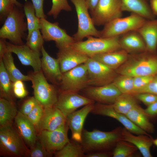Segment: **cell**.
<instances>
[{"label": "cell", "mask_w": 157, "mask_h": 157, "mask_svg": "<svg viewBox=\"0 0 157 157\" xmlns=\"http://www.w3.org/2000/svg\"><path fill=\"white\" fill-rule=\"evenodd\" d=\"M14 121L16 129L27 147L30 149L32 147L38 139L35 126L27 116L19 111Z\"/></svg>", "instance_id": "22"}, {"label": "cell", "mask_w": 157, "mask_h": 157, "mask_svg": "<svg viewBox=\"0 0 157 157\" xmlns=\"http://www.w3.org/2000/svg\"><path fill=\"white\" fill-rule=\"evenodd\" d=\"M90 14L96 7L99 0H85Z\"/></svg>", "instance_id": "51"}, {"label": "cell", "mask_w": 157, "mask_h": 157, "mask_svg": "<svg viewBox=\"0 0 157 157\" xmlns=\"http://www.w3.org/2000/svg\"><path fill=\"white\" fill-rule=\"evenodd\" d=\"M87 69L89 79V85L100 86L113 82L118 75L115 70L89 57L84 63Z\"/></svg>", "instance_id": "11"}, {"label": "cell", "mask_w": 157, "mask_h": 157, "mask_svg": "<svg viewBox=\"0 0 157 157\" xmlns=\"http://www.w3.org/2000/svg\"><path fill=\"white\" fill-rule=\"evenodd\" d=\"M41 32L44 41H53L58 49L70 46L75 42L73 37L60 28L58 22L51 23L45 18L40 19Z\"/></svg>", "instance_id": "13"}, {"label": "cell", "mask_w": 157, "mask_h": 157, "mask_svg": "<svg viewBox=\"0 0 157 157\" xmlns=\"http://www.w3.org/2000/svg\"><path fill=\"white\" fill-rule=\"evenodd\" d=\"M153 144L157 147V138L153 140Z\"/></svg>", "instance_id": "54"}, {"label": "cell", "mask_w": 157, "mask_h": 157, "mask_svg": "<svg viewBox=\"0 0 157 157\" xmlns=\"http://www.w3.org/2000/svg\"><path fill=\"white\" fill-rule=\"evenodd\" d=\"M115 72L118 74L134 77L157 75V53L147 51L129 54L126 61Z\"/></svg>", "instance_id": "2"}, {"label": "cell", "mask_w": 157, "mask_h": 157, "mask_svg": "<svg viewBox=\"0 0 157 157\" xmlns=\"http://www.w3.org/2000/svg\"><path fill=\"white\" fill-rule=\"evenodd\" d=\"M18 112L14 101L0 97V126L13 123Z\"/></svg>", "instance_id": "29"}, {"label": "cell", "mask_w": 157, "mask_h": 157, "mask_svg": "<svg viewBox=\"0 0 157 157\" xmlns=\"http://www.w3.org/2000/svg\"><path fill=\"white\" fill-rule=\"evenodd\" d=\"M122 140L135 145L143 157H152L150 151L153 144V139L151 136L144 134H140L137 136L134 135L125 128H122Z\"/></svg>", "instance_id": "24"}, {"label": "cell", "mask_w": 157, "mask_h": 157, "mask_svg": "<svg viewBox=\"0 0 157 157\" xmlns=\"http://www.w3.org/2000/svg\"><path fill=\"white\" fill-rule=\"evenodd\" d=\"M94 103L84 106L66 117V122L72 133V140L79 143L81 141L83 125L85 119L93 108Z\"/></svg>", "instance_id": "19"}, {"label": "cell", "mask_w": 157, "mask_h": 157, "mask_svg": "<svg viewBox=\"0 0 157 157\" xmlns=\"http://www.w3.org/2000/svg\"><path fill=\"white\" fill-rule=\"evenodd\" d=\"M23 9L27 20L28 34L27 39L34 30L40 29V19L36 16L35 9L31 2L26 1L23 5Z\"/></svg>", "instance_id": "33"}, {"label": "cell", "mask_w": 157, "mask_h": 157, "mask_svg": "<svg viewBox=\"0 0 157 157\" xmlns=\"http://www.w3.org/2000/svg\"><path fill=\"white\" fill-rule=\"evenodd\" d=\"M144 111L149 117H154L157 116V101L144 109Z\"/></svg>", "instance_id": "48"}, {"label": "cell", "mask_w": 157, "mask_h": 157, "mask_svg": "<svg viewBox=\"0 0 157 157\" xmlns=\"http://www.w3.org/2000/svg\"><path fill=\"white\" fill-rule=\"evenodd\" d=\"M66 121V117L55 106L45 107L36 130L39 133L42 130L53 131L65 124Z\"/></svg>", "instance_id": "20"}, {"label": "cell", "mask_w": 157, "mask_h": 157, "mask_svg": "<svg viewBox=\"0 0 157 157\" xmlns=\"http://www.w3.org/2000/svg\"><path fill=\"white\" fill-rule=\"evenodd\" d=\"M123 12L121 0H99L91 14L95 25L104 26L122 17Z\"/></svg>", "instance_id": "10"}, {"label": "cell", "mask_w": 157, "mask_h": 157, "mask_svg": "<svg viewBox=\"0 0 157 157\" xmlns=\"http://www.w3.org/2000/svg\"><path fill=\"white\" fill-rule=\"evenodd\" d=\"M59 85L60 93L78 92L89 86L87 69L85 63L63 73Z\"/></svg>", "instance_id": "9"}, {"label": "cell", "mask_w": 157, "mask_h": 157, "mask_svg": "<svg viewBox=\"0 0 157 157\" xmlns=\"http://www.w3.org/2000/svg\"><path fill=\"white\" fill-rule=\"evenodd\" d=\"M53 156L45 149L38 138L34 145L29 149L27 157H51Z\"/></svg>", "instance_id": "39"}, {"label": "cell", "mask_w": 157, "mask_h": 157, "mask_svg": "<svg viewBox=\"0 0 157 157\" xmlns=\"http://www.w3.org/2000/svg\"><path fill=\"white\" fill-rule=\"evenodd\" d=\"M40 30L35 29L32 32L29 38L26 39V44L32 50L40 53L44 40Z\"/></svg>", "instance_id": "37"}, {"label": "cell", "mask_w": 157, "mask_h": 157, "mask_svg": "<svg viewBox=\"0 0 157 157\" xmlns=\"http://www.w3.org/2000/svg\"><path fill=\"white\" fill-rule=\"evenodd\" d=\"M58 49L57 58L62 73L85 63L89 58L70 46Z\"/></svg>", "instance_id": "17"}, {"label": "cell", "mask_w": 157, "mask_h": 157, "mask_svg": "<svg viewBox=\"0 0 157 157\" xmlns=\"http://www.w3.org/2000/svg\"><path fill=\"white\" fill-rule=\"evenodd\" d=\"M23 6L15 5L6 18L0 29V38L7 39L16 45L24 44L22 39L28 30L27 23L24 20L25 15Z\"/></svg>", "instance_id": "3"}, {"label": "cell", "mask_w": 157, "mask_h": 157, "mask_svg": "<svg viewBox=\"0 0 157 157\" xmlns=\"http://www.w3.org/2000/svg\"><path fill=\"white\" fill-rule=\"evenodd\" d=\"M94 101L75 92H60L55 106L67 117L78 108L94 103Z\"/></svg>", "instance_id": "14"}, {"label": "cell", "mask_w": 157, "mask_h": 157, "mask_svg": "<svg viewBox=\"0 0 157 157\" xmlns=\"http://www.w3.org/2000/svg\"><path fill=\"white\" fill-rule=\"evenodd\" d=\"M122 128L119 127L108 132L96 129L90 131L83 129L80 143L86 153L111 151L122 140Z\"/></svg>", "instance_id": "1"}, {"label": "cell", "mask_w": 157, "mask_h": 157, "mask_svg": "<svg viewBox=\"0 0 157 157\" xmlns=\"http://www.w3.org/2000/svg\"><path fill=\"white\" fill-rule=\"evenodd\" d=\"M1 60L7 72L13 82L17 80L30 81V78L29 75H24L16 67L12 52H7L4 54Z\"/></svg>", "instance_id": "30"}, {"label": "cell", "mask_w": 157, "mask_h": 157, "mask_svg": "<svg viewBox=\"0 0 157 157\" xmlns=\"http://www.w3.org/2000/svg\"><path fill=\"white\" fill-rule=\"evenodd\" d=\"M15 4L12 0H0V17L2 21L7 17Z\"/></svg>", "instance_id": "41"}, {"label": "cell", "mask_w": 157, "mask_h": 157, "mask_svg": "<svg viewBox=\"0 0 157 157\" xmlns=\"http://www.w3.org/2000/svg\"><path fill=\"white\" fill-rule=\"evenodd\" d=\"M84 96L99 103L113 104L122 94L112 82L100 86H92L85 89Z\"/></svg>", "instance_id": "16"}, {"label": "cell", "mask_w": 157, "mask_h": 157, "mask_svg": "<svg viewBox=\"0 0 157 157\" xmlns=\"http://www.w3.org/2000/svg\"><path fill=\"white\" fill-rule=\"evenodd\" d=\"M137 31L145 42L147 51L157 53V19H146Z\"/></svg>", "instance_id": "25"}, {"label": "cell", "mask_w": 157, "mask_h": 157, "mask_svg": "<svg viewBox=\"0 0 157 157\" xmlns=\"http://www.w3.org/2000/svg\"><path fill=\"white\" fill-rule=\"evenodd\" d=\"M70 0L75 7L78 20L77 31L72 36L75 42L82 41L89 36L100 38L101 31L95 27L85 0Z\"/></svg>", "instance_id": "8"}, {"label": "cell", "mask_w": 157, "mask_h": 157, "mask_svg": "<svg viewBox=\"0 0 157 157\" xmlns=\"http://www.w3.org/2000/svg\"><path fill=\"white\" fill-rule=\"evenodd\" d=\"M113 156V152L111 151H100L86 153L84 157H110Z\"/></svg>", "instance_id": "49"}, {"label": "cell", "mask_w": 157, "mask_h": 157, "mask_svg": "<svg viewBox=\"0 0 157 157\" xmlns=\"http://www.w3.org/2000/svg\"><path fill=\"white\" fill-rule=\"evenodd\" d=\"M149 4L152 13L157 16V0H150Z\"/></svg>", "instance_id": "52"}, {"label": "cell", "mask_w": 157, "mask_h": 157, "mask_svg": "<svg viewBox=\"0 0 157 157\" xmlns=\"http://www.w3.org/2000/svg\"><path fill=\"white\" fill-rule=\"evenodd\" d=\"M142 93H149L157 95V75L154 76L152 80L147 85L134 91L132 94Z\"/></svg>", "instance_id": "42"}, {"label": "cell", "mask_w": 157, "mask_h": 157, "mask_svg": "<svg viewBox=\"0 0 157 157\" xmlns=\"http://www.w3.org/2000/svg\"><path fill=\"white\" fill-rule=\"evenodd\" d=\"M44 107L39 103L27 116L36 128L43 116Z\"/></svg>", "instance_id": "40"}, {"label": "cell", "mask_w": 157, "mask_h": 157, "mask_svg": "<svg viewBox=\"0 0 157 157\" xmlns=\"http://www.w3.org/2000/svg\"><path fill=\"white\" fill-rule=\"evenodd\" d=\"M123 11L137 14L146 19H155L151 9L148 0H121Z\"/></svg>", "instance_id": "27"}, {"label": "cell", "mask_w": 157, "mask_h": 157, "mask_svg": "<svg viewBox=\"0 0 157 157\" xmlns=\"http://www.w3.org/2000/svg\"><path fill=\"white\" fill-rule=\"evenodd\" d=\"M137 99L129 94H121L113 104L118 112L126 115L132 108L138 104Z\"/></svg>", "instance_id": "32"}, {"label": "cell", "mask_w": 157, "mask_h": 157, "mask_svg": "<svg viewBox=\"0 0 157 157\" xmlns=\"http://www.w3.org/2000/svg\"><path fill=\"white\" fill-rule=\"evenodd\" d=\"M138 149L131 143L123 140L117 143L113 149V157H131L134 155Z\"/></svg>", "instance_id": "35"}, {"label": "cell", "mask_w": 157, "mask_h": 157, "mask_svg": "<svg viewBox=\"0 0 157 157\" xmlns=\"http://www.w3.org/2000/svg\"><path fill=\"white\" fill-rule=\"evenodd\" d=\"M41 70L45 78L53 84L59 85L62 78L59 63L57 58L50 56L43 46L41 50Z\"/></svg>", "instance_id": "21"}, {"label": "cell", "mask_w": 157, "mask_h": 157, "mask_svg": "<svg viewBox=\"0 0 157 157\" xmlns=\"http://www.w3.org/2000/svg\"><path fill=\"white\" fill-rule=\"evenodd\" d=\"M93 114L110 117L120 122L124 128L132 133L138 135L144 134L151 136L131 121L125 115L117 112L113 104L98 103L94 104L90 112Z\"/></svg>", "instance_id": "15"}, {"label": "cell", "mask_w": 157, "mask_h": 157, "mask_svg": "<svg viewBox=\"0 0 157 157\" xmlns=\"http://www.w3.org/2000/svg\"><path fill=\"white\" fill-rule=\"evenodd\" d=\"M113 83L122 93L131 94L134 90L133 77L118 74Z\"/></svg>", "instance_id": "36"}, {"label": "cell", "mask_w": 157, "mask_h": 157, "mask_svg": "<svg viewBox=\"0 0 157 157\" xmlns=\"http://www.w3.org/2000/svg\"><path fill=\"white\" fill-rule=\"evenodd\" d=\"M13 2L14 3L15 5L19 6H23L22 4H21V3H19L18 1H17V0H12Z\"/></svg>", "instance_id": "53"}, {"label": "cell", "mask_w": 157, "mask_h": 157, "mask_svg": "<svg viewBox=\"0 0 157 157\" xmlns=\"http://www.w3.org/2000/svg\"><path fill=\"white\" fill-rule=\"evenodd\" d=\"M6 44L8 51L16 54L22 65L31 66L34 72L41 70L40 53L32 50L26 44L16 45L6 42Z\"/></svg>", "instance_id": "18"}, {"label": "cell", "mask_w": 157, "mask_h": 157, "mask_svg": "<svg viewBox=\"0 0 157 157\" xmlns=\"http://www.w3.org/2000/svg\"><path fill=\"white\" fill-rule=\"evenodd\" d=\"M13 82L10 79L5 68L2 60H0V97L14 101Z\"/></svg>", "instance_id": "31"}, {"label": "cell", "mask_w": 157, "mask_h": 157, "mask_svg": "<svg viewBox=\"0 0 157 157\" xmlns=\"http://www.w3.org/2000/svg\"><path fill=\"white\" fill-rule=\"evenodd\" d=\"M146 19L137 14L131 13L129 16L116 18L104 25L100 31V37L108 38L120 36L131 31L137 30Z\"/></svg>", "instance_id": "7"}, {"label": "cell", "mask_w": 157, "mask_h": 157, "mask_svg": "<svg viewBox=\"0 0 157 157\" xmlns=\"http://www.w3.org/2000/svg\"><path fill=\"white\" fill-rule=\"evenodd\" d=\"M8 51L6 39H0V60H1L4 54Z\"/></svg>", "instance_id": "50"}, {"label": "cell", "mask_w": 157, "mask_h": 157, "mask_svg": "<svg viewBox=\"0 0 157 157\" xmlns=\"http://www.w3.org/2000/svg\"><path fill=\"white\" fill-rule=\"evenodd\" d=\"M119 43L121 49L129 54L140 53L146 50L144 40L136 30L131 31L120 35Z\"/></svg>", "instance_id": "23"}, {"label": "cell", "mask_w": 157, "mask_h": 157, "mask_svg": "<svg viewBox=\"0 0 157 157\" xmlns=\"http://www.w3.org/2000/svg\"><path fill=\"white\" fill-rule=\"evenodd\" d=\"M70 140L60 150L54 154L55 157H84L85 153L81 145Z\"/></svg>", "instance_id": "34"}, {"label": "cell", "mask_w": 157, "mask_h": 157, "mask_svg": "<svg viewBox=\"0 0 157 157\" xmlns=\"http://www.w3.org/2000/svg\"><path fill=\"white\" fill-rule=\"evenodd\" d=\"M154 76H144L133 77L134 90L131 94L135 90L147 85L152 80Z\"/></svg>", "instance_id": "44"}, {"label": "cell", "mask_w": 157, "mask_h": 157, "mask_svg": "<svg viewBox=\"0 0 157 157\" xmlns=\"http://www.w3.org/2000/svg\"><path fill=\"white\" fill-rule=\"evenodd\" d=\"M69 129L66 122L53 131L42 130L39 133V139L45 149L53 154L69 141L67 134Z\"/></svg>", "instance_id": "12"}, {"label": "cell", "mask_w": 157, "mask_h": 157, "mask_svg": "<svg viewBox=\"0 0 157 157\" xmlns=\"http://www.w3.org/2000/svg\"><path fill=\"white\" fill-rule=\"evenodd\" d=\"M29 149L14 124L0 126L1 156L27 157Z\"/></svg>", "instance_id": "4"}, {"label": "cell", "mask_w": 157, "mask_h": 157, "mask_svg": "<svg viewBox=\"0 0 157 157\" xmlns=\"http://www.w3.org/2000/svg\"><path fill=\"white\" fill-rule=\"evenodd\" d=\"M129 55L126 51L120 49L96 54L90 57L115 70L126 61Z\"/></svg>", "instance_id": "26"}, {"label": "cell", "mask_w": 157, "mask_h": 157, "mask_svg": "<svg viewBox=\"0 0 157 157\" xmlns=\"http://www.w3.org/2000/svg\"><path fill=\"white\" fill-rule=\"evenodd\" d=\"M35 10L36 16L39 18H47L44 14L43 5L44 0H31Z\"/></svg>", "instance_id": "47"}, {"label": "cell", "mask_w": 157, "mask_h": 157, "mask_svg": "<svg viewBox=\"0 0 157 157\" xmlns=\"http://www.w3.org/2000/svg\"><path fill=\"white\" fill-rule=\"evenodd\" d=\"M120 36L108 38L89 36L85 41L75 42L70 46L89 57L96 54L122 49L119 43Z\"/></svg>", "instance_id": "5"}, {"label": "cell", "mask_w": 157, "mask_h": 157, "mask_svg": "<svg viewBox=\"0 0 157 157\" xmlns=\"http://www.w3.org/2000/svg\"><path fill=\"white\" fill-rule=\"evenodd\" d=\"M38 103L34 97H31L23 103L19 111L27 116Z\"/></svg>", "instance_id": "46"}, {"label": "cell", "mask_w": 157, "mask_h": 157, "mask_svg": "<svg viewBox=\"0 0 157 157\" xmlns=\"http://www.w3.org/2000/svg\"><path fill=\"white\" fill-rule=\"evenodd\" d=\"M125 115L133 123L147 133H154L155 129L154 125L150 121L144 109L138 104Z\"/></svg>", "instance_id": "28"}, {"label": "cell", "mask_w": 157, "mask_h": 157, "mask_svg": "<svg viewBox=\"0 0 157 157\" xmlns=\"http://www.w3.org/2000/svg\"><path fill=\"white\" fill-rule=\"evenodd\" d=\"M133 95L147 106L157 101V95L150 93H139Z\"/></svg>", "instance_id": "43"}, {"label": "cell", "mask_w": 157, "mask_h": 157, "mask_svg": "<svg viewBox=\"0 0 157 157\" xmlns=\"http://www.w3.org/2000/svg\"><path fill=\"white\" fill-rule=\"evenodd\" d=\"M52 2L51 8L47 14L49 16H52L54 19L57 18L62 10L67 11L72 10V7L67 0H52Z\"/></svg>", "instance_id": "38"}, {"label": "cell", "mask_w": 157, "mask_h": 157, "mask_svg": "<svg viewBox=\"0 0 157 157\" xmlns=\"http://www.w3.org/2000/svg\"><path fill=\"white\" fill-rule=\"evenodd\" d=\"M23 81L21 80H17L13 82V93L15 96L18 98H24L28 93Z\"/></svg>", "instance_id": "45"}, {"label": "cell", "mask_w": 157, "mask_h": 157, "mask_svg": "<svg viewBox=\"0 0 157 157\" xmlns=\"http://www.w3.org/2000/svg\"><path fill=\"white\" fill-rule=\"evenodd\" d=\"M32 83L34 97L44 107L54 106L58 96L55 86L49 83L41 70L28 74Z\"/></svg>", "instance_id": "6"}]
</instances>
